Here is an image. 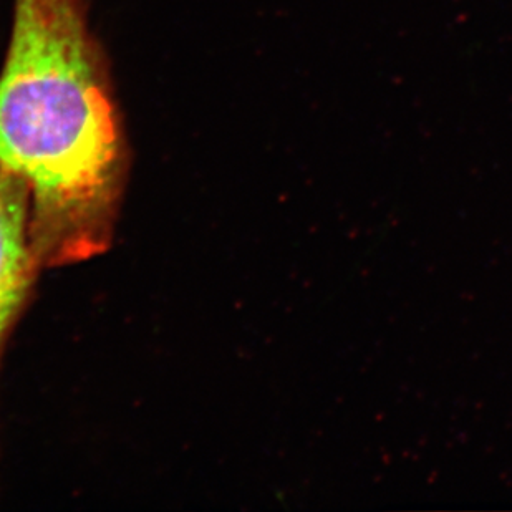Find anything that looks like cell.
<instances>
[{
  "mask_svg": "<svg viewBox=\"0 0 512 512\" xmlns=\"http://www.w3.org/2000/svg\"><path fill=\"white\" fill-rule=\"evenodd\" d=\"M0 163L29 193L42 269L107 251L128 146L83 0H15L0 72Z\"/></svg>",
  "mask_w": 512,
  "mask_h": 512,
  "instance_id": "1",
  "label": "cell"
},
{
  "mask_svg": "<svg viewBox=\"0 0 512 512\" xmlns=\"http://www.w3.org/2000/svg\"><path fill=\"white\" fill-rule=\"evenodd\" d=\"M25 184L0 163V353L39 274Z\"/></svg>",
  "mask_w": 512,
  "mask_h": 512,
  "instance_id": "2",
  "label": "cell"
}]
</instances>
